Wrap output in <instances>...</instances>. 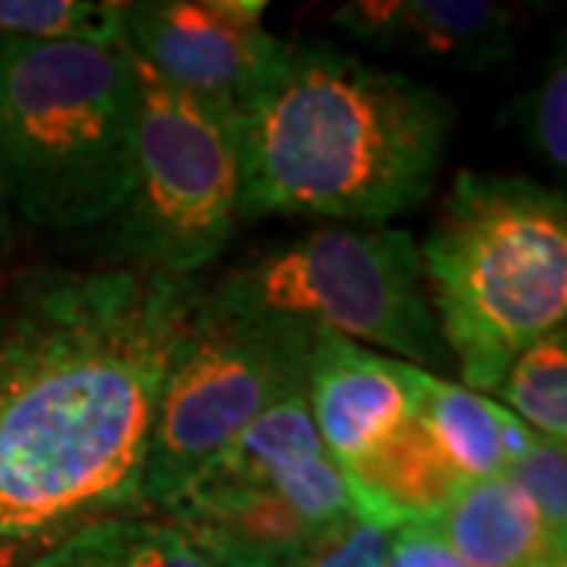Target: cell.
Masks as SVG:
<instances>
[{
	"label": "cell",
	"instance_id": "cell-1",
	"mask_svg": "<svg viewBox=\"0 0 567 567\" xmlns=\"http://www.w3.org/2000/svg\"><path fill=\"white\" fill-rule=\"evenodd\" d=\"M203 284L140 265L32 268L0 297V539L142 514L167 369Z\"/></svg>",
	"mask_w": 567,
	"mask_h": 567
},
{
	"label": "cell",
	"instance_id": "cell-2",
	"mask_svg": "<svg viewBox=\"0 0 567 567\" xmlns=\"http://www.w3.org/2000/svg\"><path fill=\"white\" fill-rule=\"evenodd\" d=\"M454 121L429 82L324 41H284L237 121V218L379 227L432 196Z\"/></svg>",
	"mask_w": 567,
	"mask_h": 567
},
{
	"label": "cell",
	"instance_id": "cell-3",
	"mask_svg": "<svg viewBox=\"0 0 567 567\" xmlns=\"http://www.w3.org/2000/svg\"><path fill=\"white\" fill-rule=\"evenodd\" d=\"M429 303L464 388L495 394L511 363L567 324V199L524 177L461 171L420 246Z\"/></svg>",
	"mask_w": 567,
	"mask_h": 567
},
{
	"label": "cell",
	"instance_id": "cell-4",
	"mask_svg": "<svg viewBox=\"0 0 567 567\" xmlns=\"http://www.w3.org/2000/svg\"><path fill=\"white\" fill-rule=\"evenodd\" d=\"M136 70L117 41H0V186L35 227H92L133 189Z\"/></svg>",
	"mask_w": 567,
	"mask_h": 567
},
{
	"label": "cell",
	"instance_id": "cell-5",
	"mask_svg": "<svg viewBox=\"0 0 567 567\" xmlns=\"http://www.w3.org/2000/svg\"><path fill=\"white\" fill-rule=\"evenodd\" d=\"M218 312L328 331L425 372L451 363L416 240L398 227H324L203 287Z\"/></svg>",
	"mask_w": 567,
	"mask_h": 567
},
{
	"label": "cell",
	"instance_id": "cell-6",
	"mask_svg": "<svg viewBox=\"0 0 567 567\" xmlns=\"http://www.w3.org/2000/svg\"><path fill=\"white\" fill-rule=\"evenodd\" d=\"M133 70V189L114 215V237L130 265L193 278L221 256L237 227V123L164 82L140 58Z\"/></svg>",
	"mask_w": 567,
	"mask_h": 567
},
{
	"label": "cell",
	"instance_id": "cell-7",
	"mask_svg": "<svg viewBox=\"0 0 567 567\" xmlns=\"http://www.w3.org/2000/svg\"><path fill=\"white\" fill-rule=\"evenodd\" d=\"M316 331L218 312L199 297L167 369L142 470V505L162 507L246 425L306 394Z\"/></svg>",
	"mask_w": 567,
	"mask_h": 567
},
{
	"label": "cell",
	"instance_id": "cell-8",
	"mask_svg": "<svg viewBox=\"0 0 567 567\" xmlns=\"http://www.w3.org/2000/svg\"><path fill=\"white\" fill-rule=\"evenodd\" d=\"M265 0L123 3V44L189 99L240 121L284 51L265 29Z\"/></svg>",
	"mask_w": 567,
	"mask_h": 567
},
{
	"label": "cell",
	"instance_id": "cell-9",
	"mask_svg": "<svg viewBox=\"0 0 567 567\" xmlns=\"http://www.w3.org/2000/svg\"><path fill=\"white\" fill-rule=\"evenodd\" d=\"M189 483L275 492L319 527L363 517L353 483L319 439L306 394L265 410Z\"/></svg>",
	"mask_w": 567,
	"mask_h": 567
},
{
	"label": "cell",
	"instance_id": "cell-10",
	"mask_svg": "<svg viewBox=\"0 0 567 567\" xmlns=\"http://www.w3.org/2000/svg\"><path fill=\"white\" fill-rule=\"evenodd\" d=\"M306 404L322 445L344 473L363 464L413 416L398 360L328 331H316L312 341Z\"/></svg>",
	"mask_w": 567,
	"mask_h": 567
},
{
	"label": "cell",
	"instance_id": "cell-11",
	"mask_svg": "<svg viewBox=\"0 0 567 567\" xmlns=\"http://www.w3.org/2000/svg\"><path fill=\"white\" fill-rule=\"evenodd\" d=\"M331 22L379 51L464 70H492L514 58L517 20L492 0H353Z\"/></svg>",
	"mask_w": 567,
	"mask_h": 567
},
{
	"label": "cell",
	"instance_id": "cell-12",
	"mask_svg": "<svg viewBox=\"0 0 567 567\" xmlns=\"http://www.w3.org/2000/svg\"><path fill=\"white\" fill-rule=\"evenodd\" d=\"M398 372L410 391L413 413L423 420L466 483L502 476L536 442V432L495 398L476 394L470 388L447 382L439 372H425L420 365L401 360Z\"/></svg>",
	"mask_w": 567,
	"mask_h": 567
},
{
	"label": "cell",
	"instance_id": "cell-13",
	"mask_svg": "<svg viewBox=\"0 0 567 567\" xmlns=\"http://www.w3.org/2000/svg\"><path fill=\"white\" fill-rule=\"evenodd\" d=\"M432 524L473 567H567V536L507 476L466 483Z\"/></svg>",
	"mask_w": 567,
	"mask_h": 567
},
{
	"label": "cell",
	"instance_id": "cell-14",
	"mask_svg": "<svg viewBox=\"0 0 567 567\" xmlns=\"http://www.w3.org/2000/svg\"><path fill=\"white\" fill-rule=\"evenodd\" d=\"M365 520L388 529L439 517L466 486L432 432L413 413L385 445L347 473Z\"/></svg>",
	"mask_w": 567,
	"mask_h": 567
},
{
	"label": "cell",
	"instance_id": "cell-15",
	"mask_svg": "<svg viewBox=\"0 0 567 567\" xmlns=\"http://www.w3.org/2000/svg\"><path fill=\"white\" fill-rule=\"evenodd\" d=\"M32 567H215L162 517L123 514L76 529Z\"/></svg>",
	"mask_w": 567,
	"mask_h": 567
},
{
	"label": "cell",
	"instance_id": "cell-16",
	"mask_svg": "<svg viewBox=\"0 0 567 567\" xmlns=\"http://www.w3.org/2000/svg\"><path fill=\"white\" fill-rule=\"evenodd\" d=\"M498 404L511 410L536 435L555 442L567 439V324L529 344L505 372L495 391Z\"/></svg>",
	"mask_w": 567,
	"mask_h": 567
},
{
	"label": "cell",
	"instance_id": "cell-17",
	"mask_svg": "<svg viewBox=\"0 0 567 567\" xmlns=\"http://www.w3.org/2000/svg\"><path fill=\"white\" fill-rule=\"evenodd\" d=\"M123 3L114 0H0V41H117Z\"/></svg>",
	"mask_w": 567,
	"mask_h": 567
},
{
	"label": "cell",
	"instance_id": "cell-18",
	"mask_svg": "<svg viewBox=\"0 0 567 567\" xmlns=\"http://www.w3.org/2000/svg\"><path fill=\"white\" fill-rule=\"evenodd\" d=\"M391 529L365 517L328 524L300 546L224 567H385Z\"/></svg>",
	"mask_w": 567,
	"mask_h": 567
},
{
	"label": "cell",
	"instance_id": "cell-19",
	"mask_svg": "<svg viewBox=\"0 0 567 567\" xmlns=\"http://www.w3.org/2000/svg\"><path fill=\"white\" fill-rule=\"evenodd\" d=\"M517 123L536 158L551 171L567 167V58L565 39H558L543 80L517 104Z\"/></svg>",
	"mask_w": 567,
	"mask_h": 567
},
{
	"label": "cell",
	"instance_id": "cell-20",
	"mask_svg": "<svg viewBox=\"0 0 567 567\" xmlns=\"http://www.w3.org/2000/svg\"><path fill=\"white\" fill-rule=\"evenodd\" d=\"M502 476L527 495L546 524L567 536V445L546 435L536 442L524 457H517Z\"/></svg>",
	"mask_w": 567,
	"mask_h": 567
},
{
	"label": "cell",
	"instance_id": "cell-21",
	"mask_svg": "<svg viewBox=\"0 0 567 567\" xmlns=\"http://www.w3.org/2000/svg\"><path fill=\"white\" fill-rule=\"evenodd\" d=\"M385 567H473L439 533L432 520L391 529Z\"/></svg>",
	"mask_w": 567,
	"mask_h": 567
},
{
	"label": "cell",
	"instance_id": "cell-22",
	"mask_svg": "<svg viewBox=\"0 0 567 567\" xmlns=\"http://www.w3.org/2000/svg\"><path fill=\"white\" fill-rule=\"evenodd\" d=\"M63 543V539H61ZM58 543H25V539H0V567H32L41 555Z\"/></svg>",
	"mask_w": 567,
	"mask_h": 567
},
{
	"label": "cell",
	"instance_id": "cell-23",
	"mask_svg": "<svg viewBox=\"0 0 567 567\" xmlns=\"http://www.w3.org/2000/svg\"><path fill=\"white\" fill-rule=\"evenodd\" d=\"M3 199H7V196H3V186H0V212H3Z\"/></svg>",
	"mask_w": 567,
	"mask_h": 567
}]
</instances>
